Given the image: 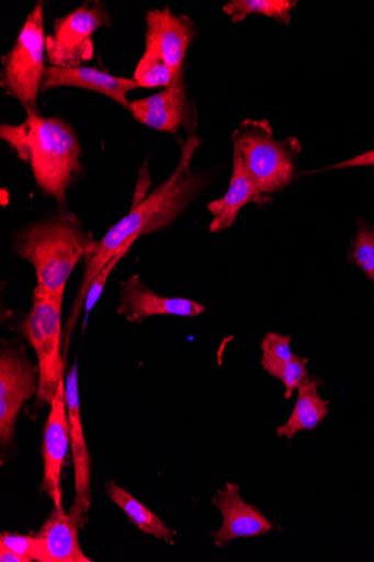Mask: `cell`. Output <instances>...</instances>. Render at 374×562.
<instances>
[{"label": "cell", "instance_id": "1", "mask_svg": "<svg viewBox=\"0 0 374 562\" xmlns=\"http://www.w3.org/2000/svg\"><path fill=\"white\" fill-rule=\"evenodd\" d=\"M201 139L190 136L181 142V158L174 173L155 189L145 200L97 240L84 260V272L77 299L64 334V356L67 357L72 334L84 310L88 291L98 274L117 257H126L135 241L147 234L165 229L173 224L190 202L203 189L205 181L195 176L191 164Z\"/></svg>", "mask_w": 374, "mask_h": 562}, {"label": "cell", "instance_id": "2", "mask_svg": "<svg viewBox=\"0 0 374 562\" xmlns=\"http://www.w3.org/2000/svg\"><path fill=\"white\" fill-rule=\"evenodd\" d=\"M0 137L30 165L41 191L65 206L68 189L82 172L73 128L65 120L30 114L22 124H2Z\"/></svg>", "mask_w": 374, "mask_h": 562}, {"label": "cell", "instance_id": "3", "mask_svg": "<svg viewBox=\"0 0 374 562\" xmlns=\"http://www.w3.org/2000/svg\"><path fill=\"white\" fill-rule=\"evenodd\" d=\"M95 243L75 214L63 212L21 231L15 247L19 257L35 270V289L64 297L76 267L86 260Z\"/></svg>", "mask_w": 374, "mask_h": 562}, {"label": "cell", "instance_id": "4", "mask_svg": "<svg viewBox=\"0 0 374 562\" xmlns=\"http://www.w3.org/2000/svg\"><path fill=\"white\" fill-rule=\"evenodd\" d=\"M233 143L262 194L279 192L294 180L295 161L302 149L297 138L277 140L269 122L246 120L234 133Z\"/></svg>", "mask_w": 374, "mask_h": 562}, {"label": "cell", "instance_id": "5", "mask_svg": "<svg viewBox=\"0 0 374 562\" xmlns=\"http://www.w3.org/2000/svg\"><path fill=\"white\" fill-rule=\"evenodd\" d=\"M63 304L64 297L47 295L34 289L32 310L19 326L20 333L37 355L38 400L49 404L55 398L60 382L65 380Z\"/></svg>", "mask_w": 374, "mask_h": 562}, {"label": "cell", "instance_id": "6", "mask_svg": "<svg viewBox=\"0 0 374 562\" xmlns=\"http://www.w3.org/2000/svg\"><path fill=\"white\" fill-rule=\"evenodd\" d=\"M46 36L44 2H38L27 16L13 48L2 60L0 83L7 94L16 99L30 114H38L37 98L46 71Z\"/></svg>", "mask_w": 374, "mask_h": 562}, {"label": "cell", "instance_id": "7", "mask_svg": "<svg viewBox=\"0 0 374 562\" xmlns=\"http://www.w3.org/2000/svg\"><path fill=\"white\" fill-rule=\"evenodd\" d=\"M111 26L101 2H86L72 13L57 19L53 34L46 36V58L53 67L75 68L93 57L92 35Z\"/></svg>", "mask_w": 374, "mask_h": 562}, {"label": "cell", "instance_id": "8", "mask_svg": "<svg viewBox=\"0 0 374 562\" xmlns=\"http://www.w3.org/2000/svg\"><path fill=\"white\" fill-rule=\"evenodd\" d=\"M39 372L16 348L3 346L0 355V441L14 442L22 407L38 393Z\"/></svg>", "mask_w": 374, "mask_h": 562}, {"label": "cell", "instance_id": "9", "mask_svg": "<svg viewBox=\"0 0 374 562\" xmlns=\"http://www.w3.org/2000/svg\"><path fill=\"white\" fill-rule=\"evenodd\" d=\"M70 441L66 380H63L55 398L50 402L42 447L44 463L42 491L48 494L57 507H64L61 474Z\"/></svg>", "mask_w": 374, "mask_h": 562}, {"label": "cell", "instance_id": "10", "mask_svg": "<svg viewBox=\"0 0 374 562\" xmlns=\"http://www.w3.org/2000/svg\"><path fill=\"white\" fill-rule=\"evenodd\" d=\"M129 111L136 121L158 132L175 134L182 126L194 130L196 119L185 90L184 67L163 91L132 101Z\"/></svg>", "mask_w": 374, "mask_h": 562}, {"label": "cell", "instance_id": "11", "mask_svg": "<svg viewBox=\"0 0 374 562\" xmlns=\"http://www.w3.org/2000/svg\"><path fill=\"white\" fill-rule=\"evenodd\" d=\"M145 20L146 53L162 58L178 75L196 36L193 21L185 15H174L170 8L149 11Z\"/></svg>", "mask_w": 374, "mask_h": 562}, {"label": "cell", "instance_id": "12", "mask_svg": "<svg viewBox=\"0 0 374 562\" xmlns=\"http://www.w3.org/2000/svg\"><path fill=\"white\" fill-rule=\"evenodd\" d=\"M212 503L223 516L220 529L211 532L220 548L239 538L265 536L280 529L277 525L267 519L257 506L245 501L239 486L235 484L227 483L225 490L218 491L213 497Z\"/></svg>", "mask_w": 374, "mask_h": 562}, {"label": "cell", "instance_id": "13", "mask_svg": "<svg viewBox=\"0 0 374 562\" xmlns=\"http://www.w3.org/2000/svg\"><path fill=\"white\" fill-rule=\"evenodd\" d=\"M203 304L184 297H166L146 286L139 276L122 283L118 315L129 323H141L156 316L193 318L205 313Z\"/></svg>", "mask_w": 374, "mask_h": 562}, {"label": "cell", "instance_id": "14", "mask_svg": "<svg viewBox=\"0 0 374 562\" xmlns=\"http://www.w3.org/2000/svg\"><path fill=\"white\" fill-rule=\"evenodd\" d=\"M66 397L76 475V498L70 509V515L82 524L91 503V475L90 454L87 448L81 420L77 363L72 366L66 378Z\"/></svg>", "mask_w": 374, "mask_h": 562}, {"label": "cell", "instance_id": "15", "mask_svg": "<svg viewBox=\"0 0 374 562\" xmlns=\"http://www.w3.org/2000/svg\"><path fill=\"white\" fill-rule=\"evenodd\" d=\"M59 87H76L101 93L112 98L126 110H129L131 106L127 93L131 90L141 88L134 79L116 77L95 68L81 66L75 68L47 67L42 92Z\"/></svg>", "mask_w": 374, "mask_h": 562}, {"label": "cell", "instance_id": "16", "mask_svg": "<svg viewBox=\"0 0 374 562\" xmlns=\"http://www.w3.org/2000/svg\"><path fill=\"white\" fill-rule=\"evenodd\" d=\"M269 195L262 194L247 172L239 151L234 147V166L229 188L225 195L208 203L207 210L212 215L209 224L211 233L226 231L234 226L240 211L247 204L256 203L257 206L269 202Z\"/></svg>", "mask_w": 374, "mask_h": 562}, {"label": "cell", "instance_id": "17", "mask_svg": "<svg viewBox=\"0 0 374 562\" xmlns=\"http://www.w3.org/2000/svg\"><path fill=\"white\" fill-rule=\"evenodd\" d=\"M82 524L65 507L53 508L36 538L41 550V562H91L82 551L78 531Z\"/></svg>", "mask_w": 374, "mask_h": 562}, {"label": "cell", "instance_id": "18", "mask_svg": "<svg viewBox=\"0 0 374 562\" xmlns=\"http://www.w3.org/2000/svg\"><path fill=\"white\" fill-rule=\"evenodd\" d=\"M291 345L292 338L279 333L267 334L261 341L262 369L284 384L287 400L310 381L306 369L308 360L295 355Z\"/></svg>", "mask_w": 374, "mask_h": 562}, {"label": "cell", "instance_id": "19", "mask_svg": "<svg viewBox=\"0 0 374 562\" xmlns=\"http://www.w3.org/2000/svg\"><path fill=\"white\" fill-rule=\"evenodd\" d=\"M322 383L320 380L313 379L298 389L291 417L277 428L279 437L292 440L301 431L316 429L330 415L331 402L318 394V386Z\"/></svg>", "mask_w": 374, "mask_h": 562}, {"label": "cell", "instance_id": "20", "mask_svg": "<svg viewBox=\"0 0 374 562\" xmlns=\"http://www.w3.org/2000/svg\"><path fill=\"white\" fill-rule=\"evenodd\" d=\"M106 496L117 504L131 521L144 533L173 543L175 531L151 513L143 503L117 485L114 481L105 484Z\"/></svg>", "mask_w": 374, "mask_h": 562}, {"label": "cell", "instance_id": "21", "mask_svg": "<svg viewBox=\"0 0 374 562\" xmlns=\"http://www.w3.org/2000/svg\"><path fill=\"white\" fill-rule=\"evenodd\" d=\"M297 2L292 0H233L224 12L234 23L245 21L250 15H263L279 23L288 24Z\"/></svg>", "mask_w": 374, "mask_h": 562}, {"label": "cell", "instance_id": "22", "mask_svg": "<svg viewBox=\"0 0 374 562\" xmlns=\"http://www.w3.org/2000/svg\"><path fill=\"white\" fill-rule=\"evenodd\" d=\"M175 76L177 74L162 58L145 50L133 79L141 88H167L172 83Z\"/></svg>", "mask_w": 374, "mask_h": 562}, {"label": "cell", "instance_id": "23", "mask_svg": "<svg viewBox=\"0 0 374 562\" xmlns=\"http://www.w3.org/2000/svg\"><path fill=\"white\" fill-rule=\"evenodd\" d=\"M349 262L360 268L374 282V228L366 223L359 222L352 239Z\"/></svg>", "mask_w": 374, "mask_h": 562}, {"label": "cell", "instance_id": "24", "mask_svg": "<svg viewBox=\"0 0 374 562\" xmlns=\"http://www.w3.org/2000/svg\"><path fill=\"white\" fill-rule=\"evenodd\" d=\"M0 547L8 548L30 561L41 562V550L36 536L3 532L0 535Z\"/></svg>", "mask_w": 374, "mask_h": 562}, {"label": "cell", "instance_id": "25", "mask_svg": "<svg viewBox=\"0 0 374 562\" xmlns=\"http://www.w3.org/2000/svg\"><path fill=\"white\" fill-rule=\"evenodd\" d=\"M124 259L123 257H117L114 260H112L109 266H106L94 279L92 284L89 288L88 295L84 302V310L87 313L91 312L94 304L98 302L101 293L103 292V289L106 284V281H109L111 274L120 263V261Z\"/></svg>", "mask_w": 374, "mask_h": 562}, {"label": "cell", "instance_id": "26", "mask_svg": "<svg viewBox=\"0 0 374 562\" xmlns=\"http://www.w3.org/2000/svg\"><path fill=\"white\" fill-rule=\"evenodd\" d=\"M373 166H374V149L363 153V155L354 157L350 160L328 167L324 170H338V169L373 167Z\"/></svg>", "mask_w": 374, "mask_h": 562}, {"label": "cell", "instance_id": "27", "mask_svg": "<svg viewBox=\"0 0 374 562\" xmlns=\"http://www.w3.org/2000/svg\"><path fill=\"white\" fill-rule=\"evenodd\" d=\"M0 561L2 562H31L27 558L8 549L0 547Z\"/></svg>", "mask_w": 374, "mask_h": 562}]
</instances>
